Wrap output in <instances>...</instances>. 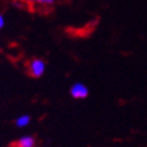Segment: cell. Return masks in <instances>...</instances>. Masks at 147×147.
Returning <instances> with one entry per match:
<instances>
[{
  "instance_id": "6da1fadb",
  "label": "cell",
  "mask_w": 147,
  "mask_h": 147,
  "mask_svg": "<svg viewBox=\"0 0 147 147\" xmlns=\"http://www.w3.org/2000/svg\"><path fill=\"white\" fill-rule=\"evenodd\" d=\"M46 65L41 59H34L29 63V74L34 78H40L45 73Z\"/></svg>"
},
{
  "instance_id": "7a4b0ae2",
  "label": "cell",
  "mask_w": 147,
  "mask_h": 147,
  "mask_svg": "<svg viewBox=\"0 0 147 147\" xmlns=\"http://www.w3.org/2000/svg\"><path fill=\"white\" fill-rule=\"evenodd\" d=\"M71 96L74 99H84L89 96V89L83 83H76L71 87Z\"/></svg>"
},
{
  "instance_id": "3957f363",
  "label": "cell",
  "mask_w": 147,
  "mask_h": 147,
  "mask_svg": "<svg viewBox=\"0 0 147 147\" xmlns=\"http://www.w3.org/2000/svg\"><path fill=\"white\" fill-rule=\"evenodd\" d=\"M35 144H36V140L34 136L24 135V136H20L17 140L16 146L17 147H35Z\"/></svg>"
},
{
  "instance_id": "277c9868",
  "label": "cell",
  "mask_w": 147,
  "mask_h": 147,
  "mask_svg": "<svg viewBox=\"0 0 147 147\" xmlns=\"http://www.w3.org/2000/svg\"><path fill=\"white\" fill-rule=\"evenodd\" d=\"M30 121H31V117L29 115H22V116L17 117L16 121H14V123H16V126L18 128H25V127L29 126Z\"/></svg>"
},
{
  "instance_id": "5b68a950",
  "label": "cell",
  "mask_w": 147,
  "mask_h": 147,
  "mask_svg": "<svg viewBox=\"0 0 147 147\" xmlns=\"http://www.w3.org/2000/svg\"><path fill=\"white\" fill-rule=\"evenodd\" d=\"M29 1H37V3H42V4H51L54 0H29Z\"/></svg>"
},
{
  "instance_id": "8992f818",
  "label": "cell",
  "mask_w": 147,
  "mask_h": 147,
  "mask_svg": "<svg viewBox=\"0 0 147 147\" xmlns=\"http://www.w3.org/2000/svg\"><path fill=\"white\" fill-rule=\"evenodd\" d=\"M3 26H4V18H3V16H0V29Z\"/></svg>"
}]
</instances>
